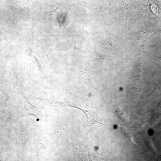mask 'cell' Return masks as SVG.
Instances as JSON below:
<instances>
[{
	"instance_id": "7c38bea8",
	"label": "cell",
	"mask_w": 161,
	"mask_h": 161,
	"mask_svg": "<svg viewBox=\"0 0 161 161\" xmlns=\"http://www.w3.org/2000/svg\"><path fill=\"white\" fill-rule=\"evenodd\" d=\"M122 2L126 10L125 21L126 22L129 17L131 15L133 12V7L132 4L129 0H122Z\"/></svg>"
},
{
	"instance_id": "52a82bcc",
	"label": "cell",
	"mask_w": 161,
	"mask_h": 161,
	"mask_svg": "<svg viewBox=\"0 0 161 161\" xmlns=\"http://www.w3.org/2000/svg\"><path fill=\"white\" fill-rule=\"evenodd\" d=\"M31 46L34 52L43 63L48 65L53 64V58L50 54L36 44L31 45Z\"/></svg>"
},
{
	"instance_id": "d6986e66",
	"label": "cell",
	"mask_w": 161,
	"mask_h": 161,
	"mask_svg": "<svg viewBox=\"0 0 161 161\" xmlns=\"http://www.w3.org/2000/svg\"><path fill=\"white\" fill-rule=\"evenodd\" d=\"M161 110V101L159 103L158 105L153 109L147 112H144V113H151L154 112L158 111Z\"/></svg>"
},
{
	"instance_id": "9c48e42d",
	"label": "cell",
	"mask_w": 161,
	"mask_h": 161,
	"mask_svg": "<svg viewBox=\"0 0 161 161\" xmlns=\"http://www.w3.org/2000/svg\"><path fill=\"white\" fill-rule=\"evenodd\" d=\"M155 22L141 29L137 33L136 38L138 39H143L147 37L152 32L154 27L157 24Z\"/></svg>"
},
{
	"instance_id": "5bb4252c",
	"label": "cell",
	"mask_w": 161,
	"mask_h": 161,
	"mask_svg": "<svg viewBox=\"0 0 161 161\" xmlns=\"http://www.w3.org/2000/svg\"><path fill=\"white\" fill-rule=\"evenodd\" d=\"M81 42L78 38L75 39L72 50V53L75 57H78L80 55L81 53Z\"/></svg>"
},
{
	"instance_id": "7402d4cb",
	"label": "cell",
	"mask_w": 161,
	"mask_h": 161,
	"mask_svg": "<svg viewBox=\"0 0 161 161\" xmlns=\"http://www.w3.org/2000/svg\"><path fill=\"white\" fill-rule=\"evenodd\" d=\"M158 33H159V34H161V30H160L157 31Z\"/></svg>"
},
{
	"instance_id": "ba28073f",
	"label": "cell",
	"mask_w": 161,
	"mask_h": 161,
	"mask_svg": "<svg viewBox=\"0 0 161 161\" xmlns=\"http://www.w3.org/2000/svg\"><path fill=\"white\" fill-rule=\"evenodd\" d=\"M106 0H96L95 3V12L100 20L107 21L106 6Z\"/></svg>"
},
{
	"instance_id": "e0dca14e",
	"label": "cell",
	"mask_w": 161,
	"mask_h": 161,
	"mask_svg": "<svg viewBox=\"0 0 161 161\" xmlns=\"http://www.w3.org/2000/svg\"><path fill=\"white\" fill-rule=\"evenodd\" d=\"M115 112L118 117L124 122L128 121V116L127 113L118 107L115 109Z\"/></svg>"
},
{
	"instance_id": "44dd1931",
	"label": "cell",
	"mask_w": 161,
	"mask_h": 161,
	"mask_svg": "<svg viewBox=\"0 0 161 161\" xmlns=\"http://www.w3.org/2000/svg\"><path fill=\"white\" fill-rule=\"evenodd\" d=\"M77 2L79 3H80L81 4L85 5L86 4L84 2L83 0H74Z\"/></svg>"
},
{
	"instance_id": "3957f363",
	"label": "cell",
	"mask_w": 161,
	"mask_h": 161,
	"mask_svg": "<svg viewBox=\"0 0 161 161\" xmlns=\"http://www.w3.org/2000/svg\"><path fill=\"white\" fill-rule=\"evenodd\" d=\"M148 121H144L139 123L133 125L131 127H125L119 126V132L125 136L135 148L139 149L132 141V137L133 135L144 124L148 123Z\"/></svg>"
},
{
	"instance_id": "2e32d148",
	"label": "cell",
	"mask_w": 161,
	"mask_h": 161,
	"mask_svg": "<svg viewBox=\"0 0 161 161\" xmlns=\"http://www.w3.org/2000/svg\"><path fill=\"white\" fill-rule=\"evenodd\" d=\"M0 116L1 121L4 122L9 121L11 118V113L8 110L5 109H1Z\"/></svg>"
},
{
	"instance_id": "6da1fadb",
	"label": "cell",
	"mask_w": 161,
	"mask_h": 161,
	"mask_svg": "<svg viewBox=\"0 0 161 161\" xmlns=\"http://www.w3.org/2000/svg\"><path fill=\"white\" fill-rule=\"evenodd\" d=\"M71 8V7H69L63 4H58L54 10L49 11L52 13L58 24V36H63L64 35V26L65 19L68 11Z\"/></svg>"
},
{
	"instance_id": "8fae6325",
	"label": "cell",
	"mask_w": 161,
	"mask_h": 161,
	"mask_svg": "<svg viewBox=\"0 0 161 161\" xmlns=\"http://www.w3.org/2000/svg\"><path fill=\"white\" fill-rule=\"evenodd\" d=\"M96 58L99 63L104 65L112 66L116 64L114 60L107 55L99 54L97 56Z\"/></svg>"
},
{
	"instance_id": "277c9868",
	"label": "cell",
	"mask_w": 161,
	"mask_h": 161,
	"mask_svg": "<svg viewBox=\"0 0 161 161\" xmlns=\"http://www.w3.org/2000/svg\"><path fill=\"white\" fill-rule=\"evenodd\" d=\"M18 91L21 95L23 101L25 115H33L37 118H40L41 112L40 110L37 106H33L28 101L21 89H18Z\"/></svg>"
},
{
	"instance_id": "9a60e30c",
	"label": "cell",
	"mask_w": 161,
	"mask_h": 161,
	"mask_svg": "<svg viewBox=\"0 0 161 161\" xmlns=\"http://www.w3.org/2000/svg\"><path fill=\"white\" fill-rule=\"evenodd\" d=\"M98 42L100 46L104 49L111 51L114 50V47L112 44L108 40L102 38H99L98 39Z\"/></svg>"
},
{
	"instance_id": "ffe728a7",
	"label": "cell",
	"mask_w": 161,
	"mask_h": 161,
	"mask_svg": "<svg viewBox=\"0 0 161 161\" xmlns=\"http://www.w3.org/2000/svg\"><path fill=\"white\" fill-rule=\"evenodd\" d=\"M154 59L161 64V54L155 53L154 55Z\"/></svg>"
},
{
	"instance_id": "5b68a950",
	"label": "cell",
	"mask_w": 161,
	"mask_h": 161,
	"mask_svg": "<svg viewBox=\"0 0 161 161\" xmlns=\"http://www.w3.org/2000/svg\"><path fill=\"white\" fill-rule=\"evenodd\" d=\"M33 98L41 102L43 104L47 106H57L63 107L69 106H75V104L71 101L61 102L56 99L52 94L51 95V98L49 99L34 96L30 95Z\"/></svg>"
},
{
	"instance_id": "7a4b0ae2",
	"label": "cell",
	"mask_w": 161,
	"mask_h": 161,
	"mask_svg": "<svg viewBox=\"0 0 161 161\" xmlns=\"http://www.w3.org/2000/svg\"><path fill=\"white\" fill-rule=\"evenodd\" d=\"M13 129L16 136V154L18 157L22 158L24 145L28 138V134L25 129L19 126L14 127Z\"/></svg>"
},
{
	"instance_id": "8992f818",
	"label": "cell",
	"mask_w": 161,
	"mask_h": 161,
	"mask_svg": "<svg viewBox=\"0 0 161 161\" xmlns=\"http://www.w3.org/2000/svg\"><path fill=\"white\" fill-rule=\"evenodd\" d=\"M47 79L52 88L57 92L66 96H70L72 94L58 78L49 76Z\"/></svg>"
},
{
	"instance_id": "ac0fdd59",
	"label": "cell",
	"mask_w": 161,
	"mask_h": 161,
	"mask_svg": "<svg viewBox=\"0 0 161 161\" xmlns=\"http://www.w3.org/2000/svg\"><path fill=\"white\" fill-rule=\"evenodd\" d=\"M146 144L148 148L150 151L154 154L159 155L157 153L155 148L153 142L150 139H148L146 141Z\"/></svg>"
},
{
	"instance_id": "4fadbf2b",
	"label": "cell",
	"mask_w": 161,
	"mask_h": 161,
	"mask_svg": "<svg viewBox=\"0 0 161 161\" xmlns=\"http://www.w3.org/2000/svg\"><path fill=\"white\" fill-rule=\"evenodd\" d=\"M140 63V62H137L130 72L131 75H134V77L135 76L136 78H138L139 80H141L142 75H143V66H140L141 64Z\"/></svg>"
},
{
	"instance_id": "30bf717a",
	"label": "cell",
	"mask_w": 161,
	"mask_h": 161,
	"mask_svg": "<svg viewBox=\"0 0 161 161\" xmlns=\"http://www.w3.org/2000/svg\"><path fill=\"white\" fill-rule=\"evenodd\" d=\"M79 76L88 86H91L92 81L88 70L84 67L80 68L78 71Z\"/></svg>"
}]
</instances>
